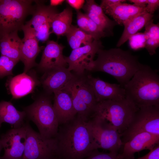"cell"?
Segmentation results:
<instances>
[{
    "instance_id": "obj_15",
    "label": "cell",
    "mask_w": 159,
    "mask_h": 159,
    "mask_svg": "<svg viewBox=\"0 0 159 159\" xmlns=\"http://www.w3.org/2000/svg\"><path fill=\"white\" fill-rule=\"evenodd\" d=\"M97 102L106 100H120L125 98L124 89L120 84H111L91 75L87 77Z\"/></svg>"
},
{
    "instance_id": "obj_35",
    "label": "cell",
    "mask_w": 159,
    "mask_h": 159,
    "mask_svg": "<svg viewBox=\"0 0 159 159\" xmlns=\"http://www.w3.org/2000/svg\"><path fill=\"white\" fill-rule=\"evenodd\" d=\"M126 1L125 0H102L101 1L100 6L104 10Z\"/></svg>"
},
{
    "instance_id": "obj_32",
    "label": "cell",
    "mask_w": 159,
    "mask_h": 159,
    "mask_svg": "<svg viewBox=\"0 0 159 159\" xmlns=\"http://www.w3.org/2000/svg\"><path fill=\"white\" fill-rule=\"evenodd\" d=\"M89 18L85 13L80 10L77 11V22L78 27L87 33Z\"/></svg>"
},
{
    "instance_id": "obj_22",
    "label": "cell",
    "mask_w": 159,
    "mask_h": 159,
    "mask_svg": "<svg viewBox=\"0 0 159 159\" xmlns=\"http://www.w3.org/2000/svg\"><path fill=\"white\" fill-rule=\"evenodd\" d=\"M103 11L105 14L112 17L118 24L123 25L135 16L146 11V9L145 7L123 2Z\"/></svg>"
},
{
    "instance_id": "obj_27",
    "label": "cell",
    "mask_w": 159,
    "mask_h": 159,
    "mask_svg": "<svg viewBox=\"0 0 159 159\" xmlns=\"http://www.w3.org/2000/svg\"><path fill=\"white\" fill-rule=\"evenodd\" d=\"M88 17L96 23L107 34H112L114 27L118 24L109 19L100 6H97L89 12H85Z\"/></svg>"
},
{
    "instance_id": "obj_40",
    "label": "cell",
    "mask_w": 159,
    "mask_h": 159,
    "mask_svg": "<svg viewBox=\"0 0 159 159\" xmlns=\"http://www.w3.org/2000/svg\"><path fill=\"white\" fill-rule=\"evenodd\" d=\"M2 148H3V147H2V145L1 143V139L0 138V153L1 151V150Z\"/></svg>"
},
{
    "instance_id": "obj_37",
    "label": "cell",
    "mask_w": 159,
    "mask_h": 159,
    "mask_svg": "<svg viewBox=\"0 0 159 159\" xmlns=\"http://www.w3.org/2000/svg\"><path fill=\"white\" fill-rule=\"evenodd\" d=\"M66 1L77 11L82 8L85 3V1L84 0H67Z\"/></svg>"
},
{
    "instance_id": "obj_30",
    "label": "cell",
    "mask_w": 159,
    "mask_h": 159,
    "mask_svg": "<svg viewBox=\"0 0 159 159\" xmlns=\"http://www.w3.org/2000/svg\"><path fill=\"white\" fill-rule=\"evenodd\" d=\"M87 34L90 35L94 40H100L101 38L105 37L107 35L96 23L89 18Z\"/></svg>"
},
{
    "instance_id": "obj_25",
    "label": "cell",
    "mask_w": 159,
    "mask_h": 159,
    "mask_svg": "<svg viewBox=\"0 0 159 159\" xmlns=\"http://www.w3.org/2000/svg\"><path fill=\"white\" fill-rule=\"evenodd\" d=\"M72 12L69 7L56 13L52 21L51 33H54L58 37L65 35L72 25Z\"/></svg>"
},
{
    "instance_id": "obj_5",
    "label": "cell",
    "mask_w": 159,
    "mask_h": 159,
    "mask_svg": "<svg viewBox=\"0 0 159 159\" xmlns=\"http://www.w3.org/2000/svg\"><path fill=\"white\" fill-rule=\"evenodd\" d=\"M23 109L26 114L27 120L31 121L36 125L39 133L42 137L47 138L56 137L59 124L49 97H41Z\"/></svg>"
},
{
    "instance_id": "obj_9",
    "label": "cell",
    "mask_w": 159,
    "mask_h": 159,
    "mask_svg": "<svg viewBox=\"0 0 159 159\" xmlns=\"http://www.w3.org/2000/svg\"><path fill=\"white\" fill-rule=\"evenodd\" d=\"M26 140L21 159H48L58 157L57 138H47L34 130L29 121L26 123Z\"/></svg>"
},
{
    "instance_id": "obj_2",
    "label": "cell",
    "mask_w": 159,
    "mask_h": 159,
    "mask_svg": "<svg viewBox=\"0 0 159 159\" xmlns=\"http://www.w3.org/2000/svg\"><path fill=\"white\" fill-rule=\"evenodd\" d=\"M97 54L91 71L103 72L112 76L123 87L142 65L137 56L120 48L101 49Z\"/></svg>"
},
{
    "instance_id": "obj_31",
    "label": "cell",
    "mask_w": 159,
    "mask_h": 159,
    "mask_svg": "<svg viewBox=\"0 0 159 159\" xmlns=\"http://www.w3.org/2000/svg\"><path fill=\"white\" fill-rule=\"evenodd\" d=\"M117 155L111 152H101L96 149L84 159H122L119 158Z\"/></svg>"
},
{
    "instance_id": "obj_4",
    "label": "cell",
    "mask_w": 159,
    "mask_h": 159,
    "mask_svg": "<svg viewBox=\"0 0 159 159\" xmlns=\"http://www.w3.org/2000/svg\"><path fill=\"white\" fill-rule=\"evenodd\" d=\"M138 109L126 98L104 100L97 102L90 120L101 127L114 128L121 135L129 126Z\"/></svg>"
},
{
    "instance_id": "obj_7",
    "label": "cell",
    "mask_w": 159,
    "mask_h": 159,
    "mask_svg": "<svg viewBox=\"0 0 159 159\" xmlns=\"http://www.w3.org/2000/svg\"><path fill=\"white\" fill-rule=\"evenodd\" d=\"M62 90L70 95L77 116L88 120L97 102L87 77L74 75Z\"/></svg>"
},
{
    "instance_id": "obj_18",
    "label": "cell",
    "mask_w": 159,
    "mask_h": 159,
    "mask_svg": "<svg viewBox=\"0 0 159 159\" xmlns=\"http://www.w3.org/2000/svg\"><path fill=\"white\" fill-rule=\"evenodd\" d=\"M74 76L68 68L60 67L44 72L41 83L46 92L50 94L62 90Z\"/></svg>"
},
{
    "instance_id": "obj_24",
    "label": "cell",
    "mask_w": 159,
    "mask_h": 159,
    "mask_svg": "<svg viewBox=\"0 0 159 159\" xmlns=\"http://www.w3.org/2000/svg\"><path fill=\"white\" fill-rule=\"evenodd\" d=\"M21 39L18 32L8 34L0 39V52L4 56L19 62L20 60Z\"/></svg>"
},
{
    "instance_id": "obj_12",
    "label": "cell",
    "mask_w": 159,
    "mask_h": 159,
    "mask_svg": "<svg viewBox=\"0 0 159 159\" xmlns=\"http://www.w3.org/2000/svg\"><path fill=\"white\" fill-rule=\"evenodd\" d=\"M26 122L22 127L12 128L1 135L0 139L4 152L0 159H21L26 140Z\"/></svg>"
},
{
    "instance_id": "obj_10",
    "label": "cell",
    "mask_w": 159,
    "mask_h": 159,
    "mask_svg": "<svg viewBox=\"0 0 159 159\" xmlns=\"http://www.w3.org/2000/svg\"><path fill=\"white\" fill-rule=\"evenodd\" d=\"M102 47L100 40H93L89 44L72 50L69 56H64L68 69L77 75H83L85 70L91 71L94 58Z\"/></svg>"
},
{
    "instance_id": "obj_13",
    "label": "cell",
    "mask_w": 159,
    "mask_h": 159,
    "mask_svg": "<svg viewBox=\"0 0 159 159\" xmlns=\"http://www.w3.org/2000/svg\"><path fill=\"white\" fill-rule=\"evenodd\" d=\"M21 30L24 37L21 39L20 49V60L24 65V73H27L33 67L37 65L35 62L37 56L43 49L39 47L33 28L26 22Z\"/></svg>"
},
{
    "instance_id": "obj_36",
    "label": "cell",
    "mask_w": 159,
    "mask_h": 159,
    "mask_svg": "<svg viewBox=\"0 0 159 159\" xmlns=\"http://www.w3.org/2000/svg\"><path fill=\"white\" fill-rule=\"evenodd\" d=\"M159 6V0H147V4L145 7L146 11L150 14H153Z\"/></svg>"
},
{
    "instance_id": "obj_1",
    "label": "cell",
    "mask_w": 159,
    "mask_h": 159,
    "mask_svg": "<svg viewBox=\"0 0 159 159\" xmlns=\"http://www.w3.org/2000/svg\"><path fill=\"white\" fill-rule=\"evenodd\" d=\"M65 124L56 137L60 159H84L97 149L88 120L77 116Z\"/></svg>"
},
{
    "instance_id": "obj_20",
    "label": "cell",
    "mask_w": 159,
    "mask_h": 159,
    "mask_svg": "<svg viewBox=\"0 0 159 159\" xmlns=\"http://www.w3.org/2000/svg\"><path fill=\"white\" fill-rule=\"evenodd\" d=\"M39 84V81L33 76L23 72L10 78L6 85L12 98L17 99L32 92Z\"/></svg>"
},
{
    "instance_id": "obj_8",
    "label": "cell",
    "mask_w": 159,
    "mask_h": 159,
    "mask_svg": "<svg viewBox=\"0 0 159 159\" xmlns=\"http://www.w3.org/2000/svg\"><path fill=\"white\" fill-rule=\"evenodd\" d=\"M143 132L159 136V106L138 108L127 128L121 135L123 145Z\"/></svg>"
},
{
    "instance_id": "obj_16",
    "label": "cell",
    "mask_w": 159,
    "mask_h": 159,
    "mask_svg": "<svg viewBox=\"0 0 159 159\" xmlns=\"http://www.w3.org/2000/svg\"><path fill=\"white\" fill-rule=\"evenodd\" d=\"M159 143V136L147 132H141L125 143L122 153L117 155L122 159H134L136 152L146 149L150 150Z\"/></svg>"
},
{
    "instance_id": "obj_3",
    "label": "cell",
    "mask_w": 159,
    "mask_h": 159,
    "mask_svg": "<svg viewBox=\"0 0 159 159\" xmlns=\"http://www.w3.org/2000/svg\"><path fill=\"white\" fill-rule=\"evenodd\" d=\"M123 87L125 98L138 108L159 106V76L148 65L142 64Z\"/></svg>"
},
{
    "instance_id": "obj_39",
    "label": "cell",
    "mask_w": 159,
    "mask_h": 159,
    "mask_svg": "<svg viewBox=\"0 0 159 159\" xmlns=\"http://www.w3.org/2000/svg\"><path fill=\"white\" fill-rule=\"evenodd\" d=\"M63 0H50V6L55 7L61 4L64 1Z\"/></svg>"
},
{
    "instance_id": "obj_11",
    "label": "cell",
    "mask_w": 159,
    "mask_h": 159,
    "mask_svg": "<svg viewBox=\"0 0 159 159\" xmlns=\"http://www.w3.org/2000/svg\"><path fill=\"white\" fill-rule=\"evenodd\" d=\"M35 2L32 17L26 22L33 29L39 41L45 42L48 40L51 33L50 29L52 21L58 12L55 7L45 5L39 1Z\"/></svg>"
},
{
    "instance_id": "obj_38",
    "label": "cell",
    "mask_w": 159,
    "mask_h": 159,
    "mask_svg": "<svg viewBox=\"0 0 159 159\" xmlns=\"http://www.w3.org/2000/svg\"><path fill=\"white\" fill-rule=\"evenodd\" d=\"M128 1L140 7H145L147 4V0H129Z\"/></svg>"
},
{
    "instance_id": "obj_28",
    "label": "cell",
    "mask_w": 159,
    "mask_h": 159,
    "mask_svg": "<svg viewBox=\"0 0 159 159\" xmlns=\"http://www.w3.org/2000/svg\"><path fill=\"white\" fill-rule=\"evenodd\" d=\"M67 41L72 50L92 42L94 40L92 37L78 27L72 25L65 34Z\"/></svg>"
},
{
    "instance_id": "obj_26",
    "label": "cell",
    "mask_w": 159,
    "mask_h": 159,
    "mask_svg": "<svg viewBox=\"0 0 159 159\" xmlns=\"http://www.w3.org/2000/svg\"><path fill=\"white\" fill-rule=\"evenodd\" d=\"M144 27V47L149 54L153 55L156 53V50L159 46V24H154L152 19Z\"/></svg>"
},
{
    "instance_id": "obj_34",
    "label": "cell",
    "mask_w": 159,
    "mask_h": 159,
    "mask_svg": "<svg viewBox=\"0 0 159 159\" xmlns=\"http://www.w3.org/2000/svg\"><path fill=\"white\" fill-rule=\"evenodd\" d=\"M159 159V144L150 150L147 154L137 159Z\"/></svg>"
},
{
    "instance_id": "obj_14",
    "label": "cell",
    "mask_w": 159,
    "mask_h": 159,
    "mask_svg": "<svg viewBox=\"0 0 159 159\" xmlns=\"http://www.w3.org/2000/svg\"><path fill=\"white\" fill-rule=\"evenodd\" d=\"M97 149L101 148L118 154L123 145L120 134L113 128L101 127L88 120Z\"/></svg>"
},
{
    "instance_id": "obj_33",
    "label": "cell",
    "mask_w": 159,
    "mask_h": 159,
    "mask_svg": "<svg viewBox=\"0 0 159 159\" xmlns=\"http://www.w3.org/2000/svg\"><path fill=\"white\" fill-rule=\"evenodd\" d=\"M130 39V45L131 47L134 49H137L144 47L141 42L144 44L145 41L144 33H137L132 36Z\"/></svg>"
},
{
    "instance_id": "obj_29",
    "label": "cell",
    "mask_w": 159,
    "mask_h": 159,
    "mask_svg": "<svg viewBox=\"0 0 159 159\" xmlns=\"http://www.w3.org/2000/svg\"><path fill=\"white\" fill-rule=\"evenodd\" d=\"M18 61L6 57H0V79L13 75V69Z\"/></svg>"
},
{
    "instance_id": "obj_19",
    "label": "cell",
    "mask_w": 159,
    "mask_h": 159,
    "mask_svg": "<svg viewBox=\"0 0 159 159\" xmlns=\"http://www.w3.org/2000/svg\"><path fill=\"white\" fill-rule=\"evenodd\" d=\"M53 107L59 124H65L73 119L77 115L69 94L65 90L54 91Z\"/></svg>"
},
{
    "instance_id": "obj_6",
    "label": "cell",
    "mask_w": 159,
    "mask_h": 159,
    "mask_svg": "<svg viewBox=\"0 0 159 159\" xmlns=\"http://www.w3.org/2000/svg\"><path fill=\"white\" fill-rule=\"evenodd\" d=\"M30 0H0V39L21 30L28 15L34 8Z\"/></svg>"
},
{
    "instance_id": "obj_17",
    "label": "cell",
    "mask_w": 159,
    "mask_h": 159,
    "mask_svg": "<svg viewBox=\"0 0 159 159\" xmlns=\"http://www.w3.org/2000/svg\"><path fill=\"white\" fill-rule=\"evenodd\" d=\"M44 48L38 69L45 72L57 68L65 67L67 64L63 55L64 47L57 42L47 40Z\"/></svg>"
},
{
    "instance_id": "obj_21",
    "label": "cell",
    "mask_w": 159,
    "mask_h": 159,
    "mask_svg": "<svg viewBox=\"0 0 159 159\" xmlns=\"http://www.w3.org/2000/svg\"><path fill=\"white\" fill-rule=\"evenodd\" d=\"M25 112L17 110L10 101L0 102V128L3 123L10 124L12 128L24 125L27 121Z\"/></svg>"
},
{
    "instance_id": "obj_23",
    "label": "cell",
    "mask_w": 159,
    "mask_h": 159,
    "mask_svg": "<svg viewBox=\"0 0 159 159\" xmlns=\"http://www.w3.org/2000/svg\"><path fill=\"white\" fill-rule=\"evenodd\" d=\"M153 15L144 11L135 16L125 23L122 34L118 40L117 47H120L132 36L145 26L146 23L152 20Z\"/></svg>"
},
{
    "instance_id": "obj_41",
    "label": "cell",
    "mask_w": 159,
    "mask_h": 159,
    "mask_svg": "<svg viewBox=\"0 0 159 159\" xmlns=\"http://www.w3.org/2000/svg\"><path fill=\"white\" fill-rule=\"evenodd\" d=\"M48 159H60V158H59L58 157H56L54 158Z\"/></svg>"
}]
</instances>
